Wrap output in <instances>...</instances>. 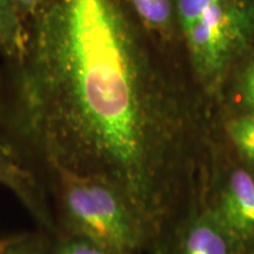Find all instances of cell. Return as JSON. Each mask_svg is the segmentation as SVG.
<instances>
[{
	"instance_id": "6da1fadb",
	"label": "cell",
	"mask_w": 254,
	"mask_h": 254,
	"mask_svg": "<svg viewBox=\"0 0 254 254\" xmlns=\"http://www.w3.org/2000/svg\"><path fill=\"white\" fill-rule=\"evenodd\" d=\"M139 37L123 0H45L0 87V138L40 178L104 180L138 214L150 200L154 154Z\"/></svg>"
},
{
	"instance_id": "7a4b0ae2",
	"label": "cell",
	"mask_w": 254,
	"mask_h": 254,
	"mask_svg": "<svg viewBox=\"0 0 254 254\" xmlns=\"http://www.w3.org/2000/svg\"><path fill=\"white\" fill-rule=\"evenodd\" d=\"M41 178L52 208L55 233L84 238L120 254H132L141 245V218L111 184L56 171Z\"/></svg>"
},
{
	"instance_id": "3957f363",
	"label": "cell",
	"mask_w": 254,
	"mask_h": 254,
	"mask_svg": "<svg viewBox=\"0 0 254 254\" xmlns=\"http://www.w3.org/2000/svg\"><path fill=\"white\" fill-rule=\"evenodd\" d=\"M237 11L226 0H218L186 31L190 49L198 67L218 71L226 62L239 36Z\"/></svg>"
},
{
	"instance_id": "277c9868",
	"label": "cell",
	"mask_w": 254,
	"mask_h": 254,
	"mask_svg": "<svg viewBox=\"0 0 254 254\" xmlns=\"http://www.w3.org/2000/svg\"><path fill=\"white\" fill-rule=\"evenodd\" d=\"M0 185L19 200L37 228L55 233L52 208L43 179L13 148L0 138Z\"/></svg>"
},
{
	"instance_id": "5b68a950",
	"label": "cell",
	"mask_w": 254,
	"mask_h": 254,
	"mask_svg": "<svg viewBox=\"0 0 254 254\" xmlns=\"http://www.w3.org/2000/svg\"><path fill=\"white\" fill-rule=\"evenodd\" d=\"M226 224L237 233L250 234L254 232V182L244 171L232 176L222 204Z\"/></svg>"
},
{
	"instance_id": "8992f818",
	"label": "cell",
	"mask_w": 254,
	"mask_h": 254,
	"mask_svg": "<svg viewBox=\"0 0 254 254\" xmlns=\"http://www.w3.org/2000/svg\"><path fill=\"white\" fill-rule=\"evenodd\" d=\"M26 25L14 0H0V57L5 63L15 62L23 55Z\"/></svg>"
},
{
	"instance_id": "52a82bcc",
	"label": "cell",
	"mask_w": 254,
	"mask_h": 254,
	"mask_svg": "<svg viewBox=\"0 0 254 254\" xmlns=\"http://www.w3.org/2000/svg\"><path fill=\"white\" fill-rule=\"evenodd\" d=\"M127 2L146 30H166L172 15L170 0H127Z\"/></svg>"
},
{
	"instance_id": "ba28073f",
	"label": "cell",
	"mask_w": 254,
	"mask_h": 254,
	"mask_svg": "<svg viewBox=\"0 0 254 254\" xmlns=\"http://www.w3.org/2000/svg\"><path fill=\"white\" fill-rule=\"evenodd\" d=\"M46 254H120L84 238L47 234Z\"/></svg>"
},
{
	"instance_id": "9c48e42d",
	"label": "cell",
	"mask_w": 254,
	"mask_h": 254,
	"mask_svg": "<svg viewBox=\"0 0 254 254\" xmlns=\"http://www.w3.org/2000/svg\"><path fill=\"white\" fill-rule=\"evenodd\" d=\"M185 254H227L226 241L209 225H199L190 233Z\"/></svg>"
},
{
	"instance_id": "30bf717a",
	"label": "cell",
	"mask_w": 254,
	"mask_h": 254,
	"mask_svg": "<svg viewBox=\"0 0 254 254\" xmlns=\"http://www.w3.org/2000/svg\"><path fill=\"white\" fill-rule=\"evenodd\" d=\"M46 243L47 233L37 228L12 236L11 244L1 254H46Z\"/></svg>"
},
{
	"instance_id": "8fae6325",
	"label": "cell",
	"mask_w": 254,
	"mask_h": 254,
	"mask_svg": "<svg viewBox=\"0 0 254 254\" xmlns=\"http://www.w3.org/2000/svg\"><path fill=\"white\" fill-rule=\"evenodd\" d=\"M228 132L238 147L254 160V117L233 120L228 125Z\"/></svg>"
},
{
	"instance_id": "7c38bea8",
	"label": "cell",
	"mask_w": 254,
	"mask_h": 254,
	"mask_svg": "<svg viewBox=\"0 0 254 254\" xmlns=\"http://www.w3.org/2000/svg\"><path fill=\"white\" fill-rule=\"evenodd\" d=\"M218 0H178L180 20L185 32L198 20L200 15Z\"/></svg>"
},
{
	"instance_id": "4fadbf2b",
	"label": "cell",
	"mask_w": 254,
	"mask_h": 254,
	"mask_svg": "<svg viewBox=\"0 0 254 254\" xmlns=\"http://www.w3.org/2000/svg\"><path fill=\"white\" fill-rule=\"evenodd\" d=\"M44 1L45 0H14L19 14H20L25 25H27L31 18L39 11Z\"/></svg>"
},
{
	"instance_id": "5bb4252c",
	"label": "cell",
	"mask_w": 254,
	"mask_h": 254,
	"mask_svg": "<svg viewBox=\"0 0 254 254\" xmlns=\"http://www.w3.org/2000/svg\"><path fill=\"white\" fill-rule=\"evenodd\" d=\"M245 95L247 101L254 106V67L251 69L249 75H247L245 84Z\"/></svg>"
},
{
	"instance_id": "9a60e30c",
	"label": "cell",
	"mask_w": 254,
	"mask_h": 254,
	"mask_svg": "<svg viewBox=\"0 0 254 254\" xmlns=\"http://www.w3.org/2000/svg\"><path fill=\"white\" fill-rule=\"evenodd\" d=\"M12 237H7V238H0V254H1L4 251L7 249V246L11 244Z\"/></svg>"
},
{
	"instance_id": "2e32d148",
	"label": "cell",
	"mask_w": 254,
	"mask_h": 254,
	"mask_svg": "<svg viewBox=\"0 0 254 254\" xmlns=\"http://www.w3.org/2000/svg\"><path fill=\"white\" fill-rule=\"evenodd\" d=\"M1 79H2V72H0V87H1Z\"/></svg>"
}]
</instances>
